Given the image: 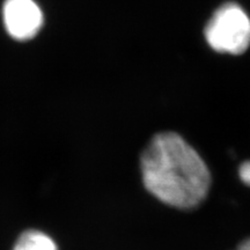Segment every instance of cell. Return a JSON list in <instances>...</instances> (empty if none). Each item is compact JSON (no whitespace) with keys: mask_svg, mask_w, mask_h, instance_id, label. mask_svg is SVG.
Segmentation results:
<instances>
[{"mask_svg":"<svg viewBox=\"0 0 250 250\" xmlns=\"http://www.w3.org/2000/svg\"><path fill=\"white\" fill-rule=\"evenodd\" d=\"M146 190L164 204L192 210L205 201L211 173L199 153L175 132L155 134L140 158Z\"/></svg>","mask_w":250,"mask_h":250,"instance_id":"1","label":"cell"},{"mask_svg":"<svg viewBox=\"0 0 250 250\" xmlns=\"http://www.w3.org/2000/svg\"><path fill=\"white\" fill-rule=\"evenodd\" d=\"M205 37L215 51L243 54L250 45V18L241 6L234 2L225 4L206 24Z\"/></svg>","mask_w":250,"mask_h":250,"instance_id":"2","label":"cell"},{"mask_svg":"<svg viewBox=\"0 0 250 250\" xmlns=\"http://www.w3.org/2000/svg\"><path fill=\"white\" fill-rule=\"evenodd\" d=\"M2 17L7 33L18 41L33 39L43 24V13L34 0H6Z\"/></svg>","mask_w":250,"mask_h":250,"instance_id":"3","label":"cell"},{"mask_svg":"<svg viewBox=\"0 0 250 250\" xmlns=\"http://www.w3.org/2000/svg\"><path fill=\"white\" fill-rule=\"evenodd\" d=\"M13 250H58L54 240L40 230H27L19 237Z\"/></svg>","mask_w":250,"mask_h":250,"instance_id":"4","label":"cell"},{"mask_svg":"<svg viewBox=\"0 0 250 250\" xmlns=\"http://www.w3.org/2000/svg\"><path fill=\"white\" fill-rule=\"evenodd\" d=\"M240 180L247 186L250 187V160L243 162L239 168Z\"/></svg>","mask_w":250,"mask_h":250,"instance_id":"5","label":"cell"},{"mask_svg":"<svg viewBox=\"0 0 250 250\" xmlns=\"http://www.w3.org/2000/svg\"><path fill=\"white\" fill-rule=\"evenodd\" d=\"M235 250H250V237L245 240L242 243H240V246Z\"/></svg>","mask_w":250,"mask_h":250,"instance_id":"6","label":"cell"}]
</instances>
